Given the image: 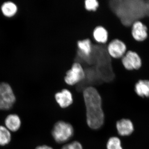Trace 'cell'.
Masks as SVG:
<instances>
[{
    "label": "cell",
    "mask_w": 149,
    "mask_h": 149,
    "mask_svg": "<svg viewBox=\"0 0 149 149\" xmlns=\"http://www.w3.org/2000/svg\"><path fill=\"white\" fill-rule=\"evenodd\" d=\"M85 78V72L83 67L79 62H75L72 67L67 72L64 80L69 86L77 85Z\"/></svg>",
    "instance_id": "obj_4"
},
{
    "label": "cell",
    "mask_w": 149,
    "mask_h": 149,
    "mask_svg": "<svg viewBox=\"0 0 149 149\" xmlns=\"http://www.w3.org/2000/svg\"><path fill=\"white\" fill-rule=\"evenodd\" d=\"M1 11L4 16L10 18L17 13L18 8L15 3L12 1L6 2L2 5Z\"/></svg>",
    "instance_id": "obj_14"
},
{
    "label": "cell",
    "mask_w": 149,
    "mask_h": 149,
    "mask_svg": "<svg viewBox=\"0 0 149 149\" xmlns=\"http://www.w3.org/2000/svg\"><path fill=\"white\" fill-rule=\"evenodd\" d=\"M74 133L72 125L68 123L59 121L54 125L52 135L55 141L59 143H62L72 138Z\"/></svg>",
    "instance_id": "obj_3"
},
{
    "label": "cell",
    "mask_w": 149,
    "mask_h": 149,
    "mask_svg": "<svg viewBox=\"0 0 149 149\" xmlns=\"http://www.w3.org/2000/svg\"><path fill=\"white\" fill-rule=\"evenodd\" d=\"M146 4L147 15L149 16V1H146Z\"/></svg>",
    "instance_id": "obj_22"
},
{
    "label": "cell",
    "mask_w": 149,
    "mask_h": 149,
    "mask_svg": "<svg viewBox=\"0 0 149 149\" xmlns=\"http://www.w3.org/2000/svg\"><path fill=\"white\" fill-rule=\"evenodd\" d=\"M61 149H83L82 145L79 142L74 141L70 143L67 144Z\"/></svg>",
    "instance_id": "obj_19"
},
{
    "label": "cell",
    "mask_w": 149,
    "mask_h": 149,
    "mask_svg": "<svg viewBox=\"0 0 149 149\" xmlns=\"http://www.w3.org/2000/svg\"><path fill=\"white\" fill-rule=\"evenodd\" d=\"M107 49L108 54L112 58L114 59H121L125 54L127 47L125 43L119 39H115L108 41Z\"/></svg>",
    "instance_id": "obj_5"
},
{
    "label": "cell",
    "mask_w": 149,
    "mask_h": 149,
    "mask_svg": "<svg viewBox=\"0 0 149 149\" xmlns=\"http://www.w3.org/2000/svg\"><path fill=\"white\" fill-rule=\"evenodd\" d=\"M77 47L78 50L86 56H90L93 49L92 41L89 38L77 42Z\"/></svg>",
    "instance_id": "obj_15"
},
{
    "label": "cell",
    "mask_w": 149,
    "mask_h": 149,
    "mask_svg": "<svg viewBox=\"0 0 149 149\" xmlns=\"http://www.w3.org/2000/svg\"><path fill=\"white\" fill-rule=\"evenodd\" d=\"M116 128L118 133L120 136H130L134 130V126L131 120L127 118H123L116 123Z\"/></svg>",
    "instance_id": "obj_9"
},
{
    "label": "cell",
    "mask_w": 149,
    "mask_h": 149,
    "mask_svg": "<svg viewBox=\"0 0 149 149\" xmlns=\"http://www.w3.org/2000/svg\"><path fill=\"white\" fill-rule=\"evenodd\" d=\"M5 124L9 130L16 132L21 126V120L19 116L17 114H10L6 118Z\"/></svg>",
    "instance_id": "obj_11"
},
{
    "label": "cell",
    "mask_w": 149,
    "mask_h": 149,
    "mask_svg": "<svg viewBox=\"0 0 149 149\" xmlns=\"http://www.w3.org/2000/svg\"><path fill=\"white\" fill-rule=\"evenodd\" d=\"M109 4L112 11L125 27L147 15L146 1L109 0Z\"/></svg>",
    "instance_id": "obj_1"
},
{
    "label": "cell",
    "mask_w": 149,
    "mask_h": 149,
    "mask_svg": "<svg viewBox=\"0 0 149 149\" xmlns=\"http://www.w3.org/2000/svg\"><path fill=\"white\" fill-rule=\"evenodd\" d=\"M0 96L11 106L13 107L16 101V97L13 90L8 83L5 82L0 83Z\"/></svg>",
    "instance_id": "obj_10"
},
{
    "label": "cell",
    "mask_w": 149,
    "mask_h": 149,
    "mask_svg": "<svg viewBox=\"0 0 149 149\" xmlns=\"http://www.w3.org/2000/svg\"><path fill=\"white\" fill-rule=\"evenodd\" d=\"M11 136L9 130L6 127L0 125V146H5L10 142Z\"/></svg>",
    "instance_id": "obj_16"
},
{
    "label": "cell",
    "mask_w": 149,
    "mask_h": 149,
    "mask_svg": "<svg viewBox=\"0 0 149 149\" xmlns=\"http://www.w3.org/2000/svg\"><path fill=\"white\" fill-rule=\"evenodd\" d=\"M136 94L142 98L149 97V80H139L135 86Z\"/></svg>",
    "instance_id": "obj_12"
},
{
    "label": "cell",
    "mask_w": 149,
    "mask_h": 149,
    "mask_svg": "<svg viewBox=\"0 0 149 149\" xmlns=\"http://www.w3.org/2000/svg\"><path fill=\"white\" fill-rule=\"evenodd\" d=\"M93 37L97 43L106 44L108 40V32L104 27L101 26H97L93 31Z\"/></svg>",
    "instance_id": "obj_13"
},
{
    "label": "cell",
    "mask_w": 149,
    "mask_h": 149,
    "mask_svg": "<svg viewBox=\"0 0 149 149\" xmlns=\"http://www.w3.org/2000/svg\"><path fill=\"white\" fill-rule=\"evenodd\" d=\"M132 36L134 39L139 42H142L147 39L148 37V28L141 22H135L132 26Z\"/></svg>",
    "instance_id": "obj_8"
},
{
    "label": "cell",
    "mask_w": 149,
    "mask_h": 149,
    "mask_svg": "<svg viewBox=\"0 0 149 149\" xmlns=\"http://www.w3.org/2000/svg\"><path fill=\"white\" fill-rule=\"evenodd\" d=\"M123 66L128 70H138L142 66L140 57L136 52L129 51L121 58Z\"/></svg>",
    "instance_id": "obj_6"
},
{
    "label": "cell",
    "mask_w": 149,
    "mask_h": 149,
    "mask_svg": "<svg viewBox=\"0 0 149 149\" xmlns=\"http://www.w3.org/2000/svg\"><path fill=\"white\" fill-rule=\"evenodd\" d=\"M35 149H53L52 148L47 146H39L37 147Z\"/></svg>",
    "instance_id": "obj_21"
},
{
    "label": "cell",
    "mask_w": 149,
    "mask_h": 149,
    "mask_svg": "<svg viewBox=\"0 0 149 149\" xmlns=\"http://www.w3.org/2000/svg\"><path fill=\"white\" fill-rule=\"evenodd\" d=\"M56 101L62 108L70 106L73 102V95L67 89H63L56 93L54 95Z\"/></svg>",
    "instance_id": "obj_7"
},
{
    "label": "cell",
    "mask_w": 149,
    "mask_h": 149,
    "mask_svg": "<svg viewBox=\"0 0 149 149\" xmlns=\"http://www.w3.org/2000/svg\"><path fill=\"white\" fill-rule=\"evenodd\" d=\"M83 95L86 107L88 125L92 129H98L103 125L104 120L100 94L95 88L90 86L83 91Z\"/></svg>",
    "instance_id": "obj_2"
},
{
    "label": "cell",
    "mask_w": 149,
    "mask_h": 149,
    "mask_svg": "<svg viewBox=\"0 0 149 149\" xmlns=\"http://www.w3.org/2000/svg\"><path fill=\"white\" fill-rule=\"evenodd\" d=\"M99 3L98 0H85V8L88 11L95 12L98 8Z\"/></svg>",
    "instance_id": "obj_18"
},
{
    "label": "cell",
    "mask_w": 149,
    "mask_h": 149,
    "mask_svg": "<svg viewBox=\"0 0 149 149\" xmlns=\"http://www.w3.org/2000/svg\"><path fill=\"white\" fill-rule=\"evenodd\" d=\"M107 149H123L119 138L112 137L110 138L107 144Z\"/></svg>",
    "instance_id": "obj_17"
},
{
    "label": "cell",
    "mask_w": 149,
    "mask_h": 149,
    "mask_svg": "<svg viewBox=\"0 0 149 149\" xmlns=\"http://www.w3.org/2000/svg\"><path fill=\"white\" fill-rule=\"evenodd\" d=\"M12 107V106L8 104L3 99L2 97L0 96V110H7L10 109Z\"/></svg>",
    "instance_id": "obj_20"
}]
</instances>
